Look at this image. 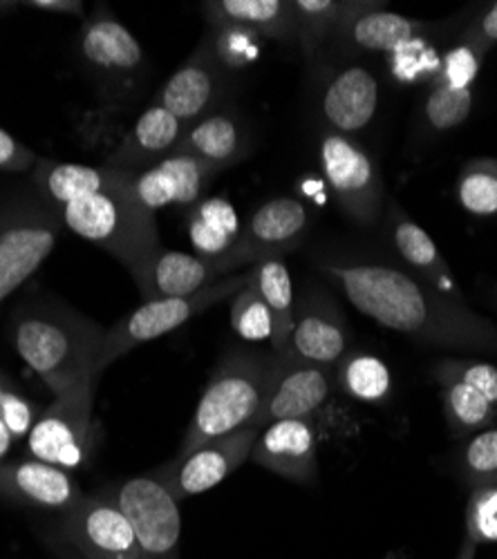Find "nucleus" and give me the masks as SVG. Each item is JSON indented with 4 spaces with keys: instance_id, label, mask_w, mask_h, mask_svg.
Here are the masks:
<instances>
[{
    "instance_id": "473e14b6",
    "label": "nucleus",
    "mask_w": 497,
    "mask_h": 559,
    "mask_svg": "<svg viewBox=\"0 0 497 559\" xmlns=\"http://www.w3.org/2000/svg\"><path fill=\"white\" fill-rule=\"evenodd\" d=\"M232 330L247 343H271V336H274V318L258 292L253 269L251 283L234 298Z\"/></svg>"
},
{
    "instance_id": "f03ea898",
    "label": "nucleus",
    "mask_w": 497,
    "mask_h": 559,
    "mask_svg": "<svg viewBox=\"0 0 497 559\" xmlns=\"http://www.w3.org/2000/svg\"><path fill=\"white\" fill-rule=\"evenodd\" d=\"M34 181L66 226L117 258L130 275L164 249L155 215L132 193V170L38 162Z\"/></svg>"
},
{
    "instance_id": "1a4fd4ad",
    "label": "nucleus",
    "mask_w": 497,
    "mask_h": 559,
    "mask_svg": "<svg viewBox=\"0 0 497 559\" xmlns=\"http://www.w3.org/2000/svg\"><path fill=\"white\" fill-rule=\"evenodd\" d=\"M130 522L142 559H179L182 518L168 488L151 477H134L113 492Z\"/></svg>"
},
{
    "instance_id": "e433bc0d",
    "label": "nucleus",
    "mask_w": 497,
    "mask_h": 559,
    "mask_svg": "<svg viewBox=\"0 0 497 559\" xmlns=\"http://www.w3.org/2000/svg\"><path fill=\"white\" fill-rule=\"evenodd\" d=\"M211 43L222 68H245L260 57V36L245 27H215V40Z\"/></svg>"
},
{
    "instance_id": "a18cd8bd",
    "label": "nucleus",
    "mask_w": 497,
    "mask_h": 559,
    "mask_svg": "<svg viewBox=\"0 0 497 559\" xmlns=\"http://www.w3.org/2000/svg\"><path fill=\"white\" fill-rule=\"evenodd\" d=\"M475 544L473 542H469V539H464V546H462V555H460V559H475Z\"/></svg>"
},
{
    "instance_id": "6e6552de",
    "label": "nucleus",
    "mask_w": 497,
    "mask_h": 559,
    "mask_svg": "<svg viewBox=\"0 0 497 559\" xmlns=\"http://www.w3.org/2000/svg\"><path fill=\"white\" fill-rule=\"evenodd\" d=\"M319 159L339 206L358 224L377 222L383 206V181L370 155L354 139L326 132L319 142Z\"/></svg>"
},
{
    "instance_id": "a19ab883",
    "label": "nucleus",
    "mask_w": 497,
    "mask_h": 559,
    "mask_svg": "<svg viewBox=\"0 0 497 559\" xmlns=\"http://www.w3.org/2000/svg\"><path fill=\"white\" fill-rule=\"evenodd\" d=\"M32 164H36V157L34 153L23 146L21 142H16V139L0 128V170H25L29 168Z\"/></svg>"
},
{
    "instance_id": "9b49d317",
    "label": "nucleus",
    "mask_w": 497,
    "mask_h": 559,
    "mask_svg": "<svg viewBox=\"0 0 497 559\" xmlns=\"http://www.w3.org/2000/svg\"><path fill=\"white\" fill-rule=\"evenodd\" d=\"M334 385V369L276 354L264 401L253 416L251 428H267L287 418H311L321 409Z\"/></svg>"
},
{
    "instance_id": "393cba45",
    "label": "nucleus",
    "mask_w": 497,
    "mask_h": 559,
    "mask_svg": "<svg viewBox=\"0 0 497 559\" xmlns=\"http://www.w3.org/2000/svg\"><path fill=\"white\" fill-rule=\"evenodd\" d=\"M204 14L213 27H245L260 38H296L294 8L287 0H213L204 3Z\"/></svg>"
},
{
    "instance_id": "2eb2a0df",
    "label": "nucleus",
    "mask_w": 497,
    "mask_h": 559,
    "mask_svg": "<svg viewBox=\"0 0 497 559\" xmlns=\"http://www.w3.org/2000/svg\"><path fill=\"white\" fill-rule=\"evenodd\" d=\"M319 439L311 418H287L260 430L251 461L296 484H313L319 477Z\"/></svg>"
},
{
    "instance_id": "4be33fe9",
    "label": "nucleus",
    "mask_w": 497,
    "mask_h": 559,
    "mask_svg": "<svg viewBox=\"0 0 497 559\" xmlns=\"http://www.w3.org/2000/svg\"><path fill=\"white\" fill-rule=\"evenodd\" d=\"M187 126L173 117L159 104H153L140 115L134 126L123 136L121 146L108 159V166L121 170L149 168L166 157H170L182 142Z\"/></svg>"
},
{
    "instance_id": "423d86ee",
    "label": "nucleus",
    "mask_w": 497,
    "mask_h": 559,
    "mask_svg": "<svg viewBox=\"0 0 497 559\" xmlns=\"http://www.w3.org/2000/svg\"><path fill=\"white\" fill-rule=\"evenodd\" d=\"M61 226L59 211L45 200L21 202L0 215V302L52 253Z\"/></svg>"
},
{
    "instance_id": "b1692460",
    "label": "nucleus",
    "mask_w": 497,
    "mask_h": 559,
    "mask_svg": "<svg viewBox=\"0 0 497 559\" xmlns=\"http://www.w3.org/2000/svg\"><path fill=\"white\" fill-rule=\"evenodd\" d=\"M424 23L379 10L372 3H347L341 29L345 38L360 50L392 52L417 38Z\"/></svg>"
},
{
    "instance_id": "cd10ccee",
    "label": "nucleus",
    "mask_w": 497,
    "mask_h": 559,
    "mask_svg": "<svg viewBox=\"0 0 497 559\" xmlns=\"http://www.w3.org/2000/svg\"><path fill=\"white\" fill-rule=\"evenodd\" d=\"M390 233L399 255L415 271H419L426 283H430L433 287L448 283L453 273H450V266L435 247L433 238L399 206L390 209Z\"/></svg>"
},
{
    "instance_id": "4468645a",
    "label": "nucleus",
    "mask_w": 497,
    "mask_h": 559,
    "mask_svg": "<svg viewBox=\"0 0 497 559\" xmlns=\"http://www.w3.org/2000/svg\"><path fill=\"white\" fill-rule=\"evenodd\" d=\"M220 168L187 155H170L144 170H132V193L155 215L159 209H191L209 191Z\"/></svg>"
},
{
    "instance_id": "49530a36",
    "label": "nucleus",
    "mask_w": 497,
    "mask_h": 559,
    "mask_svg": "<svg viewBox=\"0 0 497 559\" xmlns=\"http://www.w3.org/2000/svg\"><path fill=\"white\" fill-rule=\"evenodd\" d=\"M8 390H10V388H8L3 381H0V403H3V396H5Z\"/></svg>"
},
{
    "instance_id": "7c9ffc66",
    "label": "nucleus",
    "mask_w": 497,
    "mask_h": 559,
    "mask_svg": "<svg viewBox=\"0 0 497 559\" xmlns=\"http://www.w3.org/2000/svg\"><path fill=\"white\" fill-rule=\"evenodd\" d=\"M294 19H296V38L303 50L313 55L316 48L341 29L347 3L343 0H294Z\"/></svg>"
},
{
    "instance_id": "20e7f679",
    "label": "nucleus",
    "mask_w": 497,
    "mask_h": 559,
    "mask_svg": "<svg viewBox=\"0 0 497 559\" xmlns=\"http://www.w3.org/2000/svg\"><path fill=\"white\" fill-rule=\"evenodd\" d=\"M274 362V352L234 349L224 356L193 412L177 456H185L217 437L249 428L264 401Z\"/></svg>"
},
{
    "instance_id": "72a5a7b5",
    "label": "nucleus",
    "mask_w": 497,
    "mask_h": 559,
    "mask_svg": "<svg viewBox=\"0 0 497 559\" xmlns=\"http://www.w3.org/2000/svg\"><path fill=\"white\" fill-rule=\"evenodd\" d=\"M430 374L435 381L453 379L477 390L490 405L497 407V367L486 360L471 358H443L433 365Z\"/></svg>"
},
{
    "instance_id": "f8f14e48",
    "label": "nucleus",
    "mask_w": 497,
    "mask_h": 559,
    "mask_svg": "<svg viewBox=\"0 0 497 559\" xmlns=\"http://www.w3.org/2000/svg\"><path fill=\"white\" fill-rule=\"evenodd\" d=\"M309 226L307 206L294 198H276L260 204L242 224L236 247L220 260L232 273L242 264H258L269 258H281L296 249Z\"/></svg>"
},
{
    "instance_id": "9d476101",
    "label": "nucleus",
    "mask_w": 497,
    "mask_h": 559,
    "mask_svg": "<svg viewBox=\"0 0 497 559\" xmlns=\"http://www.w3.org/2000/svg\"><path fill=\"white\" fill-rule=\"evenodd\" d=\"M258 435L260 428L249 426L232 435L217 437L185 456H175L162 465L153 477L168 488L175 501L202 495L236 473L247 459H251Z\"/></svg>"
},
{
    "instance_id": "37998d69",
    "label": "nucleus",
    "mask_w": 497,
    "mask_h": 559,
    "mask_svg": "<svg viewBox=\"0 0 497 559\" xmlns=\"http://www.w3.org/2000/svg\"><path fill=\"white\" fill-rule=\"evenodd\" d=\"M27 5L34 10H40V12L83 16V3H79V0H32V3H27Z\"/></svg>"
},
{
    "instance_id": "7ed1b4c3",
    "label": "nucleus",
    "mask_w": 497,
    "mask_h": 559,
    "mask_svg": "<svg viewBox=\"0 0 497 559\" xmlns=\"http://www.w3.org/2000/svg\"><path fill=\"white\" fill-rule=\"evenodd\" d=\"M106 332L72 309L34 307L19 316L14 345L55 396L97 381Z\"/></svg>"
},
{
    "instance_id": "4c0bfd02",
    "label": "nucleus",
    "mask_w": 497,
    "mask_h": 559,
    "mask_svg": "<svg viewBox=\"0 0 497 559\" xmlns=\"http://www.w3.org/2000/svg\"><path fill=\"white\" fill-rule=\"evenodd\" d=\"M464 477L471 488L497 484V428L477 432L464 450Z\"/></svg>"
},
{
    "instance_id": "39448f33",
    "label": "nucleus",
    "mask_w": 497,
    "mask_h": 559,
    "mask_svg": "<svg viewBox=\"0 0 497 559\" xmlns=\"http://www.w3.org/2000/svg\"><path fill=\"white\" fill-rule=\"evenodd\" d=\"M251 283V271L245 275H227L222 277L220 283L191 294L182 298H159V300H146L142 307L130 311L126 318H121L115 328L106 332L104 347L97 360L99 374L102 371L113 365L119 356L128 354L142 343L155 341L159 336H166L175 332L177 328H182L185 322L191 318L204 313L209 307L236 298L247 285Z\"/></svg>"
},
{
    "instance_id": "79ce46f5",
    "label": "nucleus",
    "mask_w": 497,
    "mask_h": 559,
    "mask_svg": "<svg viewBox=\"0 0 497 559\" xmlns=\"http://www.w3.org/2000/svg\"><path fill=\"white\" fill-rule=\"evenodd\" d=\"M464 40H469L482 57L497 45V3H493L490 10L484 12L482 19L464 34Z\"/></svg>"
},
{
    "instance_id": "aec40b11",
    "label": "nucleus",
    "mask_w": 497,
    "mask_h": 559,
    "mask_svg": "<svg viewBox=\"0 0 497 559\" xmlns=\"http://www.w3.org/2000/svg\"><path fill=\"white\" fill-rule=\"evenodd\" d=\"M0 495L61 512H70L83 499L81 488L68 471L38 459L0 465Z\"/></svg>"
},
{
    "instance_id": "58836bf2",
    "label": "nucleus",
    "mask_w": 497,
    "mask_h": 559,
    "mask_svg": "<svg viewBox=\"0 0 497 559\" xmlns=\"http://www.w3.org/2000/svg\"><path fill=\"white\" fill-rule=\"evenodd\" d=\"M484 57L473 48L469 40L462 38L458 48L450 50L446 55V61L441 66V76L437 85H448V87H471L480 68H482Z\"/></svg>"
},
{
    "instance_id": "dca6fc26",
    "label": "nucleus",
    "mask_w": 497,
    "mask_h": 559,
    "mask_svg": "<svg viewBox=\"0 0 497 559\" xmlns=\"http://www.w3.org/2000/svg\"><path fill=\"white\" fill-rule=\"evenodd\" d=\"M222 76L224 68L213 52V43L204 40L189 61L168 76L155 104L189 128L213 112V106L220 99Z\"/></svg>"
},
{
    "instance_id": "f3484780",
    "label": "nucleus",
    "mask_w": 497,
    "mask_h": 559,
    "mask_svg": "<svg viewBox=\"0 0 497 559\" xmlns=\"http://www.w3.org/2000/svg\"><path fill=\"white\" fill-rule=\"evenodd\" d=\"M347 352L350 330L341 309L326 296H309L300 316H294V330L283 354L334 369Z\"/></svg>"
},
{
    "instance_id": "5701e85b",
    "label": "nucleus",
    "mask_w": 497,
    "mask_h": 559,
    "mask_svg": "<svg viewBox=\"0 0 497 559\" xmlns=\"http://www.w3.org/2000/svg\"><path fill=\"white\" fill-rule=\"evenodd\" d=\"M249 153V134L242 119L229 110H213L191 123L173 155L202 159L220 170L232 168Z\"/></svg>"
},
{
    "instance_id": "a878e982",
    "label": "nucleus",
    "mask_w": 497,
    "mask_h": 559,
    "mask_svg": "<svg viewBox=\"0 0 497 559\" xmlns=\"http://www.w3.org/2000/svg\"><path fill=\"white\" fill-rule=\"evenodd\" d=\"M187 228L196 255L215 260L236 247L242 224L232 202L209 198L187 209Z\"/></svg>"
},
{
    "instance_id": "a211bd4d",
    "label": "nucleus",
    "mask_w": 497,
    "mask_h": 559,
    "mask_svg": "<svg viewBox=\"0 0 497 559\" xmlns=\"http://www.w3.org/2000/svg\"><path fill=\"white\" fill-rule=\"evenodd\" d=\"M222 275H229L220 258L209 260L182 251H157L138 273L132 275L144 300L159 298H182L198 294L215 283Z\"/></svg>"
},
{
    "instance_id": "c85d7f7f",
    "label": "nucleus",
    "mask_w": 497,
    "mask_h": 559,
    "mask_svg": "<svg viewBox=\"0 0 497 559\" xmlns=\"http://www.w3.org/2000/svg\"><path fill=\"white\" fill-rule=\"evenodd\" d=\"M336 385L354 401L381 405L392 392V377L388 365L366 352L350 349L334 367Z\"/></svg>"
},
{
    "instance_id": "c9c22d12",
    "label": "nucleus",
    "mask_w": 497,
    "mask_h": 559,
    "mask_svg": "<svg viewBox=\"0 0 497 559\" xmlns=\"http://www.w3.org/2000/svg\"><path fill=\"white\" fill-rule=\"evenodd\" d=\"M466 539L475 546L497 542V484L473 488L466 506Z\"/></svg>"
},
{
    "instance_id": "ea45409f",
    "label": "nucleus",
    "mask_w": 497,
    "mask_h": 559,
    "mask_svg": "<svg viewBox=\"0 0 497 559\" xmlns=\"http://www.w3.org/2000/svg\"><path fill=\"white\" fill-rule=\"evenodd\" d=\"M0 418H3V424L8 426L12 439H23L32 432L34 428V409L29 405V401L12 390L5 392L3 403H0Z\"/></svg>"
},
{
    "instance_id": "c756f323",
    "label": "nucleus",
    "mask_w": 497,
    "mask_h": 559,
    "mask_svg": "<svg viewBox=\"0 0 497 559\" xmlns=\"http://www.w3.org/2000/svg\"><path fill=\"white\" fill-rule=\"evenodd\" d=\"M441 403L448 428L455 437H469L484 430L497 418V407L490 405L477 390L462 381L441 379Z\"/></svg>"
},
{
    "instance_id": "f704fd0d",
    "label": "nucleus",
    "mask_w": 497,
    "mask_h": 559,
    "mask_svg": "<svg viewBox=\"0 0 497 559\" xmlns=\"http://www.w3.org/2000/svg\"><path fill=\"white\" fill-rule=\"evenodd\" d=\"M473 108V90L471 87H448L435 85L426 102V119L433 130H453L462 126Z\"/></svg>"
},
{
    "instance_id": "c03bdc74",
    "label": "nucleus",
    "mask_w": 497,
    "mask_h": 559,
    "mask_svg": "<svg viewBox=\"0 0 497 559\" xmlns=\"http://www.w3.org/2000/svg\"><path fill=\"white\" fill-rule=\"evenodd\" d=\"M12 435H10V430H8V426L3 424V418H0V459H5V454L10 452V448H12Z\"/></svg>"
},
{
    "instance_id": "412c9836",
    "label": "nucleus",
    "mask_w": 497,
    "mask_h": 559,
    "mask_svg": "<svg viewBox=\"0 0 497 559\" xmlns=\"http://www.w3.org/2000/svg\"><path fill=\"white\" fill-rule=\"evenodd\" d=\"M379 106L377 79L366 68H345L326 85L321 110L332 132L350 136L368 128Z\"/></svg>"
},
{
    "instance_id": "f257e3e1",
    "label": "nucleus",
    "mask_w": 497,
    "mask_h": 559,
    "mask_svg": "<svg viewBox=\"0 0 497 559\" xmlns=\"http://www.w3.org/2000/svg\"><path fill=\"white\" fill-rule=\"evenodd\" d=\"M321 271L386 330L428 347L497 354V324L417 275L377 262H321Z\"/></svg>"
},
{
    "instance_id": "6ab92c4d",
    "label": "nucleus",
    "mask_w": 497,
    "mask_h": 559,
    "mask_svg": "<svg viewBox=\"0 0 497 559\" xmlns=\"http://www.w3.org/2000/svg\"><path fill=\"white\" fill-rule=\"evenodd\" d=\"M79 50L85 66L102 79L126 81L144 66L140 40L108 10H97L81 29Z\"/></svg>"
},
{
    "instance_id": "bb28decb",
    "label": "nucleus",
    "mask_w": 497,
    "mask_h": 559,
    "mask_svg": "<svg viewBox=\"0 0 497 559\" xmlns=\"http://www.w3.org/2000/svg\"><path fill=\"white\" fill-rule=\"evenodd\" d=\"M253 277L264 305L274 318V336L271 347L274 354H283L287 349L292 330H294V287L287 264L281 258H269L253 264Z\"/></svg>"
},
{
    "instance_id": "0eeeda50",
    "label": "nucleus",
    "mask_w": 497,
    "mask_h": 559,
    "mask_svg": "<svg viewBox=\"0 0 497 559\" xmlns=\"http://www.w3.org/2000/svg\"><path fill=\"white\" fill-rule=\"evenodd\" d=\"M95 381L55 396L27 435L32 459L52 463L63 471H76L90 454V426H93Z\"/></svg>"
},
{
    "instance_id": "2f4dec72",
    "label": "nucleus",
    "mask_w": 497,
    "mask_h": 559,
    "mask_svg": "<svg viewBox=\"0 0 497 559\" xmlns=\"http://www.w3.org/2000/svg\"><path fill=\"white\" fill-rule=\"evenodd\" d=\"M458 200L464 211L488 217L497 213V159H471L458 177Z\"/></svg>"
},
{
    "instance_id": "ddd939ff",
    "label": "nucleus",
    "mask_w": 497,
    "mask_h": 559,
    "mask_svg": "<svg viewBox=\"0 0 497 559\" xmlns=\"http://www.w3.org/2000/svg\"><path fill=\"white\" fill-rule=\"evenodd\" d=\"M63 533L83 559H142L134 531L113 495L83 497L66 512Z\"/></svg>"
}]
</instances>
